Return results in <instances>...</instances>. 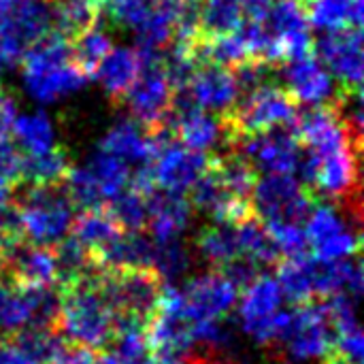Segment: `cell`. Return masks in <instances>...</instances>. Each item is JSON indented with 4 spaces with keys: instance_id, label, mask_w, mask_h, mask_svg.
<instances>
[{
    "instance_id": "cell-1",
    "label": "cell",
    "mask_w": 364,
    "mask_h": 364,
    "mask_svg": "<svg viewBox=\"0 0 364 364\" xmlns=\"http://www.w3.org/2000/svg\"><path fill=\"white\" fill-rule=\"evenodd\" d=\"M55 328L77 346L100 350L111 343L115 311L98 286L96 269L87 275L60 284Z\"/></svg>"
},
{
    "instance_id": "cell-2",
    "label": "cell",
    "mask_w": 364,
    "mask_h": 364,
    "mask_svg": "<svg viewBox=\"0 0 364 364\" xmlns=\"http://www.w3.org/2000/svg\"><path fill=\"white\" fill-rule=\"evenodd\" d=\"M21 79L36 102L51 105L79 92L87 75L75 64L70 41L51 30L21 58Z\"/></svg>"
},
{
    "instance_id": "cell-3",
    "label": "cell",
    "mask_w": 364,
    "mask_h": 364,
    "mask_svg": "<svg viewBox=\"0 0 364 364\" xmlns=\"http://www.w3.org/2000/svg\"><path fill=\"white\" fill-rule=\"evenodd\" d=\"M296 115L299 105L286 92V87L264 81L252 92L243 94L228 113L220 115L226 149L243 136L267 132L279 126H294Z\"/></svg>"
},
{
    "instance_id": "cell-4",
    "label": "cell",
    "mask_w": 364,
    "mask_h": 364,
    "mask_svg": "<svg viewBox=\"0 0 364 364\" xmlns=\"http://www.w3.org/2000/svg\"><path fill=\"white\" fill-rule=\"evenodd\" d=\"M96 279L115 318L136 320L143 326L156 311L164 290V279L147 267L96 269Z\"/></svg>"
},
{
    "instance_id": "cell-5",
    "label": "cell",
    "mask_w": 364,
    "mask_h": 364,
    "mask_svg": "<svg viewBox=\"0 0 364 364\" xmlns=\"http://www.w3.org/2000/svg\"><path fill=\"white\" fill-rule=\"evenodd\" d=\"M15 203L28 243L55 247L70 232L75 205L60 186H30Z\"/></svg>"
},
{
    "instance_id": "cell-6",
    "label": "cell",
    "mask_w": 364,
    "mask_h": 364,
    "mask_svg": "<svg viewBox=\"0 0 364 364\" xmlns=\"http://www.w3.org/2000/svg\"><path fill=\"white\" fill-rule=\"evenodd\" d=\"M333 326L324 299L307 301L288 311L279 337L269 348L277 358H290L296 363H307L322 358L331 346Z\"/></svg>"
},
{
    "instance_id": "cell-7",
    "label": "cell",
    "mask_w": 364,
    "mask_h": 364,
    "mask_svg": "<svg viewBox=\"0 0 364 364\" xmlns=\"http://www.w3.org/2000/svg\"><path fill=\"white\" fill-rule=\"evenodd\" d=\"M147 136L151 141V160L147 166L156 188L183 194L207 171L209 156L181 145L168 124L147 132Z\"/></svg>"
},
{
    "instance_id": "cell-8",
    "label": "cell",
    "mask_w": 364,
    "mask_h": 364,
    "mask_svg": "<svg viewBox=\"0 0 364 364\" xmlns=\"http://www.w3.org/2000/svg\"><path fill=\"white\" fill-rule=\"evenodd\" d=\"M307 241L314 256L324 260H341L360 256V213L339 205H314L307 218Z\"/></svg>"
},
{
    "instance_id": "cell-9",
    "label": "cell",
    "mask_w": 364,
    "mask_h": 364,
    "mask_svg": "<svg viewBox=\"0 0 364 364\" xmlns=\"http://www.w3.org/2000/svg\"><path fill=\"white\" fill-rule=\"evenodd\" d=\"M252 209L264 224L303 226L314 209V190L292 177V173H267L256 179Z\"/></svg>"
},
{
    "instance_id": "cell-10",
    "label": "cell",
    "mask_w": 364,
    "mask_h": 364,
    "mask_svg": "<svg viewBox=\"0 0 364 364\" xmlns=\"http://www.w3.org/2000/svg\"><path fill=\"white\" fill-rule=\"evenodd\" d=\"M53 30L47 0H15L0 13V64L15 66L32 45Z\"/></svg>"
},
{
    "instance_id": "cell-11",
    "label": "cell",
    "mask_w": 364,
    "mask_h": 364,
    "mask_svg": "<svg viewBox=\"0 0 364 364\" xmlns=\"http://www.w3.org/2000/svg\"><path fill=\"white\" fill-rule=\"evenodd\" d=\"M122 102H126L130 115L145 132L168 124L175 102V87L166 75L162 55L143 62L136 81L130 85Z\"/></svg>"
},
{
    "instance_id": "cell-12",
    "label": "cell",
    "mask_w": 364,
    "mask_h": 364,
    "mask_svg": "<svg viewBox=\"0 0 364 364\" xmlns=\"http://www.w3.org/2000/svg\"><path fill=\"white\" fill-rule=\"evenodd\" d=\"M269 38V64L279 66L286 60L314 51L311 26L303 0H271L260 21Z\"/></svg>"
},
{
    "instance_id": "cell-13",
    "label": "cell",
    "mask_w": 364,
    "mask_h": 364,
    "mask_svg": "<svg viewBox=\"0 0 364 364\" xmlns=\"http://www.w3.org/2000/svg\"><path fill=\"white\" fill-rule=\"evenodd\" d=\"M284 292L277 279L269 275H258L252 284L243 288L239 301V318L243 331L260 346L271 348L279 337L288 311H282Z\"/></svg>"
},
{
    "instance_id": "cell-14",
    "label": "cell",
    "mask_w": 364,
    "mask_h": 364,
    "mask_svg": "<svg viewBox=\"0 0 364 364\" xmlns=\"http://www.w3.org/2000/svg\"><path fill=\"white\" fill-rule=\"evenodd\" d=\"M239 98L241 90L232 68L213 62H196L186 85L175 92V100L190 102L213 115L228 113Z\"/></svg>"
},
{
    "instance_id": "cell-15",
    "label": "cell",
    "mask_w": 364,
    "mask_h": 364,
    "mask_svg": "<svg viewBox=\"0 0 364 364\" xmlns=\"http://www.w3.org/2000/svg\"><path fill=\"white\" fill-rule=\"evenodd\" d=\"M239 151L256 173H294L301 166L303 147L294 134L292 126H279L267 132L250 134L239 139L232 147Z\"/></svg>"
},
{
    "instance_id": "cell-16",
    "label": "cell",
    "mask_w": 364,
    "mask_h": 364,
    "mask_svg": "<svg viewBox=\"0 0 364 364\" xmlns=\"http://www.w3.org/2000/svg\"><path fill=\"white\" fill-rule=\"evenodd\" d=\"M0 282L11 288H53L58 284L53 247L19 241L2 250Z\"/></svg>"
},
{
    "instance_id": "cell-17",
    "label": "cell",
    "mask_w": 364,
    "mask_h": 364,
    "mask_svg": "<svg viewBox=\"0 0 364 364\" xmlns=\"http://www.w3.org/2000/svg\"><path fill=\"white\" fill-rule=\"evenodd\" d=\"M279 68L284 77V87L296 100V105H331L337 96L339 87H335L333 75L324 68L314 51L286 60L284 64H279Z\"/></svg>"
},
{
    "instance_id": "cell-18",
    "label": "cell",
    "mask_w": 364,
    "mask_h": 364,
    "mask_svg": "<svg viewBox=\"0 0 364 364\" xmlns=\"http://www.w3.org/2000/svg\"><path fill=\"white\" fill-rule=\"evenodd\" d=\"M318 60L331 68V75L341 81L343 87L363 85V32L360 28L331 30L316 41Z\"/></svg>"
},
{
    "instance_id": "cell-19",
    "label": "cell",
    "mask_w": 364,
    "mask_h": 364,
    "mask_svg": "<svg viewBox=\"0 0 364 364\" xmlns=\"http://www.w3.org/2000/svg\"><path fill=\"white\" fill-rule=\"evenodd\" d=\"M239 288L220 271L203 273L186 284L181 290L186 311L194 322L200 320H222L230 314L232 305L237 303Z\"/></svg>"
},
{
    "instance_id": "cell-20",
    "label": "cell",
    "mask_w": 364,
    "mask_h": 364,
    "mask_svg": "<svg viewBox=\"0 0 364 364\" xmlns=\"http://www.w3.org/2000/svg\"><path fill=\"white\" fill-rule=\"evenodd\" d=\"M168 126L173 130V136L181 145L200 154H209L222 141L226 143L220 115L207 113L190 102H181V100L173 102Z\"/></svg>"
},
{
    "instance_id": "cell-21",
    "label": "cell",
    "mask_w": 364,
    "mask_h": 364,
    "mask_svg": "<svg viewBox=\"0 0 364 364\" xmlns=\"http://www.w3.org/2000/svg\"><path fill=\"white\" fill-rule=\"evenodd\" d=\"M190 190H192L190 207L205 213L213 222L235 224V222H241L245 218L256 215L250 203H241L228 192V188L222 183V179L218 177V173L213 171L211 164L194 181V186Z\"/></svg>"
},
{
    "instance_id": "cell-22",
    "label": "cell",
    "mask_w": 364,
    "mask_h": 364,
    "mask_svg": "<svg viewBox=\"0 0 364 364\" xmlns=\"http://www.w3.org/2000/svg\"><path fill=\"white\" fill-rule=\"evenodd\" d=\"M147 230L156 243L179 241L183 230L190 224L192 207L183 194L166 192V190H151L147 196Z\"/></svg>"
},
{
    "instance_id": "cell-23",
    "label": "cell",
    "mask_w": 364,
    "mask_h": 364,
    "mask_svg": "<svg viewBox=\"0 0 364 364\" xmlns=\"http://www.w3.org/2000/svg\"><path fill=\"white\" fill-rule=\"evenodd\" d=\"M141 68H143V60L136 49L111 47L109 53L98 64V68L94 70V75L100 81L105 94L113 102H122L130 85L136 81Z\"/></svg>"
},
{
    "instance_id": "cell-24",
    "label": "cell",
    "mask_w": 364,
    "mask_h": 364,
    "mask_svg": "<svg viewBox=\"0 0 364 364\" xmlns=\"http://www.w3.org/2000/svg\"><path fill=\"white\" fill-rule=\"evenodd\" d=\"M100 151L122 160L130 168L147 166L151 160V141L147 132L130 119L117 122L100 141Z\"/></svg>"
},
{
    "instance_id": "cell-25",
    "label": "cell",
    "mask_w": 364,
    "mask_h": 364,
    "mask_svg": "<svg viewBox=\"0 0 364 364\" xmlns=\"http://www.w3.org/2000/svg\"><path fill=\"white\" fill-rule=\"evenodd\" d=\"M68 235L77 239L92 254L94 260V256L100 254L105 247H109L113 241H117L124 235V230L113 220L107 207H94V209H83L77 218H73Z\"/></svg>"
},
{
    "instance_id": "cell-26",
    "label": "cell",
    "mask_w": 364,
    "mask_h": 364,
    "mask_svg": "<svg viewBox=\"0 0 364 364\" xmlns=\"http://www.w3.org/2000/svg\"><path fill=\"white\" fill-rule=\"evenodd\" d=\"M309 26L320 32L363 26V0H303Z\"/></svg>"
},
{
    "instance_id": "cell-27",
    "label": "cell",
    "mask_w": 364,
    "mask_h": 364,
    "mask_svg": "<svg viewBox=\"0 0 364 364\" xmlns=\"http://www.w3.org/2000/svg\"><path fill=\"white\" fill-rule=\"evenodd\" d=\"M102 15V0H53L51 6L53 30L68 41H75L79 34L100 23Z\"/></svg>"
},
{
    "instance_id": "cell-28",
    "label": "cell",
    "mask_w": 364,
    "mask_h": 364,
    "mask_svg": "<svg viewBox=\"0 0 364 364\" xmlns=\"http://www.w3.org/2000/svg\"><path fill=\"white\" fill-rule=\"evenodd\" d=\"M196 252L215 271H220L226 264H230L232 260L241 258L235 224L215 222V224L200 228L196 235Z\"/></svg>"
},
{
    "instance_id": "cell-29",
    "label": "cell",
    "mask_w": 364,
    "mask_h": 364,
    "mask_svg": "<svg viewBox=\"0 0 364 364\" xmlns=\"http://www.w3.org/2000/svg\"><path fill=\"white\" fill-rule=\"evenodd\" d=\"M70 166V154L60 145H53L43 154H21V183L60 186Z\"/></svg>"
},
{
    "instance_id": "cell-30",
    "label": "cell",
    "mask_w": 364,
    "mask_h": 364,
    "mask_svg": "<svg viewBox=\"0 0 364 364\" xmlns=\"http://www.w3.org/2000/svg\"><path fill=\"white\" fill-rule=\"evenodd\" d=\"M245 21L243 0H200L196 11L198 38H213L239 30Z\"/></svg>"
},
{
    "instance_id": "cell-31",
    "label": "cell",
    "mask_w": 364,
    "mask_h": 364,
    "mask_svg": "<svg viewBox=\"0 0 364 364\" xmlns=\"http://www.w3.org/2000/svg\"><path fill=\"white\" fill-rule=\"evenodd\" d=\"M11 134L15 136L21 154H43L55 145L53 124L43 111L17 115Z\"/></svg>"
},
{
    "instance_id": "cell-32",
    "label": "cell",
    "mask_w": 364,
    "mask_h": 364,
    "mask_svg": "<svg viewBox=\"0 0 364 364\" xmlns=\"http://www.w3.org/2000/svg\"><path fill=\"white\" fill-rule=\"evenodd\" d=\"M147 196L134 188H126L119 192L113 200H109L105 207L113 215V220L119 224L124 232H143L147 228Z\"/></svg>"
},
{
    "instance_id": "cell-33",
    "label": "cell",
    "mask_w": 364,
    "mask_h": 364,
    "mask_svg": "<svg viewBox=\"0 0 364 364\" xmlns=\"http://www.w3.org/2000/svg\"><path fill=\"white\" fill-rule=\"evenodd\" d=\"M111 47H113L111 34L100 23H96L87 32L79 34L75 41H70L73 60L87 77L94 75V70L98 68V64L102 62V58L109 53Z\"/></svg>"
},
{
    "instance_id": "cell-34",
    "label": "cell",
    "mask_w": 364,
    "mask_h": 364,
    "mask_svg": "<svg viewBox=\"0 0 364 364\" xmlns=\"http://www.w3.org/2000/svg\"><path fill=\"white\" fill-rule=\"evenodd\" d=\"M264 224V222H262ZM282 260L284 258H299L309 252L307 232L299 224H264Z\"/></svg>"
},
{
    "instance_id": "cell-35",
    "label": "cell",
    "mask_w": 364,
    "mask_h": 364,
    "mask_svg": "<svg viewBox=\"0 0 364 364\" xmlns=\"http://www.w3.org/2000/svg\"><path fill=\"white\" fill-rule=\"evenodd\" d=\"M156 0H102L105 13L119 28L136 30Z\"/></svg>"
},
{
    "instance_id": "cell-36",
    "label": "cell",
    "mask_w": 364,
    "mask_h": 364,
    "mask_svg": "<svg viewBox=\"0 0 364 364\" xmlns=\"http://www.w3.org/2000/svg\"><path fill=\"white\" fill-rule=\"evenodd\" d=\"M21 183V151L9 139H0V186L17 188Z\"/></svg>"
},
{
    "instance_id": "cell-37",
    "label": "cell",
    "mask_w": 364,
    "mask_h": 364,
    "mask_svg": "<svg viewBox=\"0 0 364 364\" xmlns=\"http://www.w3.org/2000/svg\"><path fill=\"white\" fill-rule=\"evenodd\" d=\"M96 356L94 350L83 348V346H62L45 364H94Z\"/></svg>"
},
{
    "instance_id": "cell-38",
    "label": "cell",
    "mask_w": 364,
    "mask_h": 364,
    "mask_svg": "<svg viewBox=\"0 0 364 364\" xmlns=\"http://www.w3.org/2000/svg\"><path fill=\"white\" fill-rule=\"evenodd\" d=\"M17 119V102L13 96L0 92V139H9Z\"/></svg>"
},
{
    "instance_id": "cell-39",
    "label": "cell",
    "mask_w": 364,
    "mask_h": 364,
    "mask_svg": "<svg viewBox=\"0 0 364 364\" xmlns=\"http://www.w3.org/2000/svg\"><path fill=\"white\" fill-rule=\"evenodd\" d=\"M0 364H38L34 363L21 348H17L9 337H0Z\"/></svg>"
},
{
    "instance_id": "cell-40",
    "label": "cell",
    "mask_w": 364,
    "mask_h": 364,
    "mask_svg": "<svg viewBox=\"0 0 364 364\" xmlns=\"http://www.w3.org/2000/svg\"><path fill=\"white\" fill-rule=\"evenodd\" d=\"M183 364H243L241 360L228 356V352H222V350H205L196 356H192L188 363Z\"/></svg>"
},
{
    "instance_id": "cell-41",
    "label": "cell",
    "mask_w": 364,
    "mask_h": 364,
    "mask_svg": "<svg viewBox=\"0 0 364 364\" xmlns=\"http://www.w3.org/2000/svg\"><path fill=\"white\" fill-rule=\"evenodd\" d=\"M94 364H124V363H122V358H119L117 354H113V352H102V354L94 360Z\"/></svg>"
},
{
    "instance_id": "cell-42",
    "label": "cell",
    "mask_w": 364,
    "mask_h": 364,
    "mask_svg": "<svg viewBox=\"0 0 364 364\" xmlns=\"http://www.w3.org/2000/svg\"><path fill=\"white\" fill-rule=\"evenodd\" d=\"M147 364H183V363H179V358H175V356H151Z\"/></svg>"
},
{
    "instance_id": "cell-43",
    "label": "cell",
    "mask_w": 364,
    "mask_h": 364,
    "mask_svg": "<svg viewBox=\"0 0 364 364\" xmlns=\"http://www.w3.org/2000/svg\"><path fill=\"white\" fill-rule=\"evenodd\" d=\"M13 2H15V0H0V13H2V11H6Z\"/></svg>"
},
{
    "instance_id": "cell-44",
    "label": "cell",
    "mask_w": 364,
    "mask_h": 364,
    "mask_svg": "<svg viewBox=\"0 0 364 364\" xmlns=\"http://www.w3.org/2000/svg\"><path fill=\"white\" fill-rule=\"evenodd\" d=\"M0 85H2V73H0Z\"/></svg>"
},
{
    "instance_id": "cell-45",
    "label": "cell",
    "mask_w": 364,
    "mask_h": 364,
    "mask_svg": "<svg viewBox=\"0 0 364 364\" xmlns=\"http://www.w3.org/2000/svg\"><path fill=\"white\" fill-rule=\"evenodd\" d=\"M47 2H53V0H47Z\"/></svg>"
}]
</instances>
